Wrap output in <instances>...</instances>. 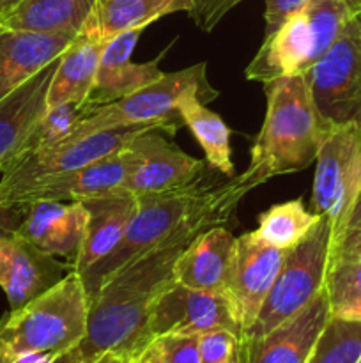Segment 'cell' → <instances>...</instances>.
<instances>
[{
	"instance_id": "obj_1",
	"label": "cell",
	"mask_w": 361,
	"mask_h": 363,
	"mask_svg": "<svg viewBox=\"0 0 361 363\" xmlns=\"http://www.w3.org/2000/svg\"><path fill=\"white\" fill-rule=\"evenodd\" d=\"M250 190L253 186L243 177H232L170 236L110 275L91 298L87 333L76 347L60 354V362L98 360L106 353L130 363L137 360L151 344L149 315L159 294L176 282L173 266L179 255L198 233L223 225Z\"/></svg>"
},
{
	"instance_id": "obj_2",
	"label": "cell",
	"mask_w": 361,
	"mask_h": 363,
	"mask_svg": "<svg viewBox=\"0 0 361 363\" xmlns=\"http://www.w3.org/2000/svg\"><path fill=\"white\" fill-rule=\"evenodd\" d=\"M268 110L251 147L248 169L241 174L257 188L271 177L301 172L317 158L326 130L304 77H283L264 84Z\"/></svg>"
},
{
	"instance_id": "obj_3",
	"label": "cell",
	"mask_w": 361,
	"mask_h": 363,
	"mask_svg": "<svg viewBox=\"0 0 361 363\" xmlns=\"http://www.w3.org/2000/svg\"><path fill=\"white\" fill-rule=\"evenodd\" d=\"M88 300L80 273L69 272L59 284L0 321V340L11 357L28 353L64 354L87 333Z\"/></svg>"
},
{
	"instance_id": "obj_4",
	"label": "cell",
	"mask_w": 361,
	"mask_h": 363,
	"mask_svg": "<svg viewBox=\"0 0 361 363\" xmlns=\"http://www.w3.org/2000/svg\"><path fill=\"white\" fill-rule=\"evenodd\" d=\"M347 0H311L304 9L283 21L264 38L246 67L248 80L269 82L283 77H304L353 18Z\"/></svg>"
},
{
	"instance_id": "obj_5",
	"label": "cell",
	"mask_w": 361,
	"mask_h": 363,
	"mask_svg": "<svg viewBox=\"0 0 361 363\" xmlns=\"http://www.w3.org/2000/svg\"><path fill=\"white\" fill-rule=\"evenodd\" d=\"M222 186L223 183H207V179L202 177L188 186L176 188V190L137 195V213L131 218L119 247L108 257L80 273L88 300L110 275H113L117 269L122 268L142 252L149 250L170 236L202 206L211 202L219 194Z\"/></svg>"
},
{
	"instance_id": "obj_6",
	"label": "cell",
	"mask_w": 361,
	"mask_h": 363,
	"mask_svg": "<svg viewBox=\"0 0 361 363\" xmlns=\"http://www.w3.org/2000/svg\"><path fill=\"white\" fill-rule=\"evenodd\" d=\"M190 91L200 92L205 103L212 101L218 96V91L209 84L204 62L173 73H165L154 84L119 101L94 108L74 126L67 138L85 137L112 128L140 126V124H151L163 133L173 135L177 128L184 126L177 112V103Z\"/></svg>"
},
{
	"instance_id": "obj_7",
	"label": "cell",
	"mask_w": 361,
	"mask_h": 363,
	"mask_svg": "<svg viewBox=\"0 0 361 363\" xmlns=\"http://www.w3.org/2000/svg\"><path fill=\"white\" fill-rule=\"evenodd\" d=\"M333 227L324 216L285 254L275 284L244 339H257L285 323L326 287L333 254Z\"/></svg>"
},
{
	"instance_id": "obj_8",
	"label": "cell",
	"mask_w": 361,
	"mask_h": 363,
	"mask_svg": "<svg viewBox=\"0 0 361 363\" xmlns=\"http://www.w3.org/2000/svg\"><path fill=\"white\" fill-rule=\"evenodd\" d=\"M361 191V131L357 121L331 124L315 158L311 208L333 227V243L345 230Z\"/></svg>"
},
{
	"instance_id": "obj_9",
	"label": "cell",
	"mask_w": 361,
	"mask_h": 363,
	"mask_svg": "<svg viewBox=\"0 0 361 363\" xmlns=\"http://www.w3.org/2000/svg\"><path fill=\"white\" fill-rule=\"evenodd\" d=\"M322 119L345 124L361 116V14H354L331 48L304 74Z\"/></svg>"
},
{
	"instance_id": "obj_10",
	"label": "cell",
	"mask_w": 361,
	"mask_h": 363,
	"mask_svg": "<svg viewBox=\"0 0 361 363\" xmlns=\"http://www.w3.org/2000/svg\"><path fill=\"white\" fill-rule=\"evenodd\" d=\"M151 130H158V128L151 124H140V126L101 130L85 135V137L64 138L62 142L52 147L39 149V151L21 156L0 176V206H6V202L21 188L45 177L71 172L92 162H98L122 149L138 135Z\"/></svg>"
},
{
	"instance_id": "obj_11",
	"label": "cell",
	"mask_w": 361,
	"mask_h": 363,
	"mask_svg": "<svg viewBox=\"0 0 361 363\" xmlns=\"http://www.w3.org/2000/svg\"><path fill=\"white\" fill-rule=\"evenodd\" d=\"M211 330H229L243 339V330L229 293L191 289L170 284L152 305L147 323L149 339L166 333L202 335Z\"/></svg>"
},
{
	"instance_id": "obj_12",
	"label": "cell",
	"mask_w": 361,
	"mask_h": 363,
	"mask_svg": "<svg viewBox=\"0 0 361 363\" xmlns=\"http://www.w3.org/2000/svg\"><path fill=\"white\" fill-rule=\"evenodd\" d=\"M138 137L124 145L122 149L98 160V162H92L81 169L71 170V172L45 177V179L21 188L6 202V206L27 208V206L41 201L74 202L106 194V191L117 190V188H124L127 177L142 158Z\"/></svg>"
},
{
	"instance_id": "obj_13",
	"label": "cell",
	"mask_w": 361,
	"mask_h": 363,
	"mask_svg": "<svg viewBox=\"0 0 361 363\" xmlns=\"http://www.w3.org/2000/svg\"><path fill=\"white\" fill-rule=\"evenodd\" d=\"M285 254L287 250L265 243L255 230L237 238L227 293L236 311L243 337L257 319L285 261Z\"/></svg>"
},
{
	"instance_id": "obj_14",
	"label": "cell",
	"mask_w": 361,
	"mask_h": 363,
	"mask_svg": "<svg viewBox=\"0 0 361 363\" xmlns=\"http://www.w3.org/2000/svg\"><path fill=\"white\" fill-rule=\"evenodd\" d=\"M329 318L331 305L324 287L303 311L275 330L241 340L237 363H308Z\"/></svg>"
},
{
	"instance_id": "obj_15",
	"label": "cell",
	"mask_w": 361,
	"mask_h": 363,
	"mask_svg": "<svg viewBox=\"0 0 361 363\" xmlns=\"http://www.w3.org/2000/svg\"><path fill=\"white\" fill-rule=\"evenodd\" d=\"M60 55L0 99V172H6L23 155L25 145L45 119Z\"/></svg>"
},
{
	"instance_id": "obj_16",
	"label": "cell",
	"mask_w": 361,
	"mask_h": 363,
	"mask_svg": "<svg viewBox=\"0 0 361 363\" xmlns=\"http://www.w3.org/2000/svg\"><path fill=\"white\" fill-rule=\"evenodd\" d=\"M140 35L142 30L137 28V30L122 32V34L115 35L108 43H105L94 87H92L91 94L84 105L85 112L88 113L103 105L119 101V99L154 84L165 74L158 66L159 60L165 57L166 50L149 62H133L131 60Z\"/></svg>"
},
{
	"instance_id": "obj_17",
	"label": "cell",
	"mask_w": 361,
	"mask_h": 363,
	"mask_svg": "<svg viewBox=\"0 0 361 363\" xmlns=\"http://www.w3.org/2000/svg\"><path fill=\"white\" fill-rule=\"evenodd\" d=\"M66 266L25 238L0 241V289L11 311L23 307L66 277Z\"/></svg>"
},
{
	"instance_id": "obj_18",
	"label": "cell",
	"mask_w": 361,
	"mask_h": 363,
	"mask_svg": "<svg viewBox=\"0 0 361 363\" xmlns=\"http://www.w3.org/2000/svg\"><path fill=\"white\" fill-rule=\"evenodd\" d=\"M142 158L127 177L124 190L134 195L176 190L202 179L207 163L180 151L166 140L159 130L145 131L138 137Z\"/></svg>"
},
{
	"instance_id": "obj_19",
	"label": "cell",
	"mask_w": 361,
	"mask_h": 363,
	"mask_svg": "<svg viewBox=\"0 0 361 363\" xmlns=\"http://www.w3.org/2000/svg\"><path fill=\"white\" fill-rule=\"evenodd\" d=\"M80 202L87 209V229L73 262V269L78 273L98 264L119 247L131 218L137 213L138 197L133 191L117 188L81 199Z\"/></svg>"
},
{
	"instance_id": "obj_20",
	"label": "cell",
	"mask_w": 361,
	"mask_h": 363,
	"mask_svg": "<svg viewBox=\"0 0 361 363\" xmlns=\"http://www.w3.org/2000/svg\"><path fill=\"white\" fill-rule=\"evenodd\" d=\"M87 229V209L80 201H41L25 208L18 236L53 257L76 259Z\"/></svg>"
},
{
	"instance_id": "obj_21",
	"label": "cell",
	"mask_w": 361,
	"mask_h": 363,
	"mask_svg": "<svg viewBox=\"0 0 361 363\" xmlns=\"http://www.w3.org/2000/svg\"><path fill=\"white\" fill-rule=\"evenodd\" d=\"M236 241L223 225L209 227L188 243L173 266L177 284L200 291L227 293L232 273Z\"/></svg>"
},
{
	"instance_id": "obj_22",
	"label": "cell",
	"mask_w": 361,
	"mask_h": 363,
	"mask_svg": "<svg viewBox=\"0 0 361 363\" xmlns=\"http://www.w3.org/2000/svg\"><path fill=\"white\" fill-rule=\"evenodd\" d=\"M78 34L32 32L0 25V99L55 60Z\"/></svg>"
},
{
	"instance_id": "obj_23",
	"label": "cell",
	"mask_w": 361,
	"mask_h": 363,
	"mask_svg": "<svg viewBox=\"0 0 361 363\" xmlns=\"http://www.w3.org/2000/svg\"><path fill=\"white\" fill-rule=\"evenodd\" d=\"M193 6L195 0H96L81 34L108 43L122 32L144 30L166 14L190 13Z\"/></svg>"
},
{
	"instance_id": "obj_24",
	"label": "cell",
	"mask_w": 361,
	"mask_h": 363,
	"mask_svg": "<svg viewBox=\"0 0 361 363\" xmlns=\"http://www.w3.org/2000/svg\"><path fill=\"white\" fill-rule=\"evenodd\" d=\"M105 43L91 35L78 34L62 52L50 85L48 105L74 103L85 105L98 74Z\"/></svg>"
},
{
	"instance_id": "obj_25",
	"label": "cell",
	"mask_w": 361,
	"mask_h": 363,
	"mask_svg": "<svg viewBox=\"0 0 361 363\" xmlns=\"http://www.w3.org/2000/svg\"><path fill=\"white\" fill-rule=\"evenodd\" d=\"M177 112L184 126L190 128L193 137L204 149L205 163L209 169L222 172L223 176H234V163L230 158V130L218 113L205 106L200 92L190 91L177 103Z\"/></svg>"
},
{
	"instance_id": "obj_26",
	"label": "cell",
	"mask_w": 361,
	"mask_h": 363,
	"mask_svg": "<svg viewBox=\"0 0 361 363\" xmlns=\"http://www.w3.org/2000/svg\"><path fill=\"white\" fill-rule=\"evenodd\" d=\"M96 0H21L0 25L32 32L80 34Z\"/></svg>"
},
{
	"instance_id": "obj_27",
	"label": "cell",
	"mask_w": 361,
	"mask_h": 363,
	"mask_svg": "<svg viewBox=\"0 0 361 363\" xmlns=\"http://www.w3.org/2000/svg\"><path fill=\"white\" fill-rule=\"evenodd\" d=\"M321 216L310 213L303 204V199L275 204L258 216L255 233L265 241L282 250L296 247L315 227Z\"/></svg>"
},
{
	"instance_id": "obj_28",
	"label": "cell",
	"mask_w": 361,
	"mask_h": 363,
	"mask_svg": "<svg viewBox=\"0 0 361 363\" xmlns=\"http://www.w3.org/2000/svg\"><path fill=\"white\" fill-rule=\"evenodd\" d=\"M361 360V321L331 318L319 335L308 363H357Z\"/></svg>"
},
{
	"instance_id": "obj_29",
	"label": "cell",
	"mask_w": 361,
	"mask_h": 363,
	"mask_svg": "<svg viewBox=\"0 0 361 363\" xmlns=\"http://www.w3.org/2000/svg\"><path fill=\"white\" fill-rule=\"evenodd\" d=\"M85 116H87V112H85L84 106L74 105V103H62V105L50 106L45 119L41 121L38 130L34 131V135L30 137L28 144L25 145V151L21 156L28 155V152L39 151V149L52 147V145L62 142L64 138L69 137L71 131L74 130V126H76Z\"/></svg>"
},
{
	"instance_id": "obj_30",
	"label": "cell",
	"mask_w": 361,
	"mask_h": 363,
	"mask_svg": "<svg viewBox=\"0 0 361 363\" xmlns=\"http://www.w3.org/2000/svg\"><path fill=\"white\" fill-rule=\"evenodd\" d=\"M145 353L158 363H200L198 335L166 333L152 339Z\"/></svg>"
},
{
	"instance_id": "obj_31",
	"label": "cell",
	"mask_w": 361,
	"mask_h": 363,
	"mask_svg": "<svg viewBox=\"0 0 361 363\" xmlns=\"http://www.w3.org/2000/svg\"><path fill=\"white\" fill-rule=\"evenodd\" d=\"M326 291L331 305L361 294V261L357 259L331 261L326 279Z\"/></svg>"
},
{
	"instance_id": "obj_32",
	"label": "cell",
	"mask_w": 361,
	"mask_h": 363,
	"mask_svg": "<svg viewBox=\"0 0 361 363\" xmlns=\"http://www.w3.org/2000/svg\"><path fill=\"white\" fill-rule=\"evenodd\" d=\"M241 339L229 330H211L198 335L200 363H237Z\"/></svg>"
},
{
	"instance_id": "obj_33",
	"label": "cell",
	"mask_w": 361,
	"mask_h": 363,
	"mask_svg": "<svg viewBox=\"0 0 361 363\" xmlns=\"http://www.w3.org/2000/svg\"><path fill=\"white\" fill-rule=\"evenodd\" d=\"M241 2L244 0H195V6L190 14L197 21L198 27L209 32L234 6Z\"/></svg>"
},
{
	"instance_id": "obj_34",
	"label": "cell",
	"mask_w": 361,
	"mask_h": 363,
	"mask_svg": "<svg viewBox=\"0 0 361 363\" xmlns=\"http://www.w3.org/2000/svg\"><path fill=\"white\" fill-rule=\"evenodd\" d=\"M311 0H264L265 11H264V20H265V32L264 38L271 35L273 32L278 30L283 25V21L289 20L292 14L299 13L301 9L308 6Z\"/></svg>"
},
{
	"instance_id": "obj_35",
	"label": "cell",
	"mask_w": 361,
	"mask_h": 363,
	"mask_svg": "<svg viewBox=\"0 0 361 363\" xmlns=\"http://www.w3.org/2000/svg\"><path fill=\"white\" fill-rule=\"evenodd\" d=\"M335 259H357L361 261V222L350 225L333 243L331 261Z\"/></svg>"
},
{
	"instance_id": "obj_36",
	"label": "cell",
	"mask_w": 361,
	"mask_h": 363,
	"mask_svg": "<svg viewBox=\"0 0 361 363\" xmlns=\"http://www.w3.org/2000/svg\"><path fill=\"white\" fill-rule=\"evenodd\" d=\"M2 176V172H0ZM25 216V208L14 206H0V241L14 236L18 233L21 220Z\"/></svg>"
},
{
	"instance_id": "obj_37",
	"label": "cell",
	"mask_w": 361,
	"mask_h": 363,
	"mask_svg": "<svg viewBox=\"0 0 361 363\" xmlns=\"http://www.w3.org/2000/svg\"><path fill=\"white\" fill-rule=\"evenodd\" d=\"M331 315L342 319H353V321H361V294L347 298V300L338 301V303H333Z\"/></svg>"
},
{
	"instance_id": "obj_38",
	"label": "cell",
	"mask_w": 361,
	"mask_h": 363,
	"mask_svg": "<svg viewBox=\"0 0 361 363\" xmlns=\"http://www.w3.org/2000/svg\"><path fill=\"white\" fill-rule=\"evenodd\" d=\"M361 222V191L360 195H357L356 202H354L353 209H350V215H349V220H347V227L350 225H356V223ZM345 227V229H347Z\"/></svg>"
},
{
	"instance_id": "obj_39",
	"label": "cell",
	"mask_w": 361,
	"mask_h": 363,
	"mask_svg": "<svg viewBox=\"0 0 361 363\" xmlns=\"http://www.w3.org/2000/svg\"><path fill=\"white\" fill-rule=\"evenodd\" d=\"M21 0H0V23L13 13Z\"/></svg>"
},
{
	"instance_id": "obj_40",
	"label": "cell",
	"mask_w": 361,
	"mask_h": 363,
	"mask_svg": "<svg viewBox=\"0 0 361 363\" xmlns=\"http://www.w3.org/2000/svg\"><path fill=\"white\" fill-rule=\"evenodd\" d=\"M94 363H130V362L122 360V358H120V357H115V354L106 353V354H101V357H99L98 360H96Z\"/></svg>"
},
{
	"instance_id": "obj_41",
	"label": "cell",
	"mask_w": 361,
	"mask_h": 363,
	"mask_svg": "<svg viewBox=\"0 0 361 363\" xmlns=\"http://www.w3.org/2000/svg\"><path fill=\"white\" fill-rule=\"evenodd\" d=\"M14 358L11 357V353L7 351V347L4 346L2 340H0V363H13Z\"/></svg>"
},
{
	"instance_id": "obj_42",
	"label": "cell",
	"mask_w": 361,
	"mask_h": 363,
	"mask_svg": "<svg viewBox=\"0 0 361 363\" xmlns=\"http://www.w3.org/2000/svg\"><path fill=\"white\" fill-rule=\"evenodd\" d=\"M131 363H158V362H156L154 358L151 357V354H149V353H145V351H144V353H142L140 357L137 358V360H134V362H131Z\"/></svg>"
},
{
	"instance_id": "obj_43",
	"label": "cell",
	"mask_w": 361,
	"mask_h": 363,
	"mask_svg": "<svg viewBox=\"0 0 361 363\" xmlns=\"http://www.w3.org/2000/svg\"><path fill=\"white\" fill-rule=\"evenodd\" d=\"M347 4H349V9L353 11V14L361 13V0H347Z\"/></svg>"
},
{
	"instance_id": "obj_44",
	"label": "cell",
	"mask_w": 361,
	"mask_h": 363,
	"mask_svg": "<svg viewBox=\"0 0 361 363\" xmlns=\"http://www.w3.org/2000/svg\"><path fill=\"white\" fill-rule=\"evenodd\" d=\"M357 128H360V131H361V116L357 117Z\"/></svg>"
},
{
	"instance_id": "obj_45",
	"label": "cell",
	"mask_w": 361,
	"mask_h": 363,
	"mask_svg": "<svg viewBox=\"0 0 361 363\" xmlns=\"http://www.w3.org/2000/svg\"><path fill=\"white\" fill-rule=\"evenodd\" d=\"M96 360H87V362H78V363H94Z\"/></svg>"
},
{
	"instance_id": "obj_46",
	"label": "cell",
	"mask_w": 361,
	"mask_h": 363,
	"mask_svg": "<svg viewBox=\"0 0 361 363\" xmlns=\"http://www.w3.org/2000/svg\"><path fill=\"white\" fill-rule=\"evenodd\" d=\"M357 363H361V360H360V362H357Z\"/></svg>"
},
{
	"instance_id": "obj_47",
	"label": "cell",
	"mask_w": 361,
	"mask_h": 363,
	"mask_svg": "<svg viewBox=\"0 0 361 363\" xmlns=\"http://www.w3.org/2000/svg\"><path fill=\"white\" fill-rule=\"evenodd\" d=\"M360 14H361V13H360Z\"/></svg>"
}]
</instances>
